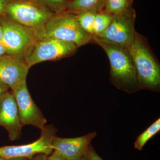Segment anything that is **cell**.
I'll use <instances>...</instances> for the list:
<instances>
[{
	"label": "cell",
	"mask_w": 160,
	"mask_h": 160,
	"mask_svg": "<svg viewBox=\"0 0 160 160\" xmlns=\"http://www.w3.org/2000/svg\"><path fill=\"white\" fill-rule=\"evenodd\" d=\"M97 12L86 11L76 14L77 19L80 26L84 31L92 36L95 19Z\"/></svg>",
	"instance_id": "obj_16"
},
{
	"label": "cell",
	"mask_w": 160,
	"mask_h": 160,
	"mask_svg": "<svg viewBox=\"0 0 160 160\" xmlns=\"http://www.w3.org/2000/svg\"><path fill=\"white\" fill-rule=\"evenodd\" d=\"M96 132L74 138H62L56 136L52 141L53 152L67 160H80L86 155Z\"/></svg>",
	"instance_id": "obj_10"
},
{
	"label": "cell",
	"mask_w": 160,
	"mask_h": 160,
	"mask_svg": "<svg viewBox=\"0 0 160 160\" xmlns=\"http://www.w3.org/2000/svg\"><path fill=\"white\" fill-rule=\"evenodd\" d=\"M133 0H106L102 11L114 15L132 8Z\"/></svg>",
	"instance_id": "obj_15"
},
{
	"label": "cell",
	"mask_w": 160,
	"mask_h": 160,
	"mask_svg": "<svg viewBox=\"0 0 160 160\" xmlns=\"http://www.w3.org/2000/svg\"><path fill=\"white\" fill-rule=\"evenodd\" d=\"M0 126L6 129L10 141L21 138L23 126L20 122L15 99L9 90L0 97Z\"/></svg>",
	"instance_id": "obj_11"
},
{
	"label": "cell",
	"mask_w": 160,
	"mask_h": 160,
	"mask_svg": "<svg viewBox=\"0 0 160 160\" xmlns=\"http://www.w3.org/2000/svg\"><path fill=\"white\" fill-rule=\"evenodd\" d=\"M112 18L113 15L105 12H98L93 25V35H98L105 31L111 23Z\"/></svg>",
	"instance_id": "obj_17"
},
{
	"label": "cell",
	"mask_w": 160,
	"mask_h": 160,
	"mask_svg": "<svg viewBox=\"0 0 160 160\" xmlns=\"http://www.w3.org/2000/svg\"><path fill=\"white\" fill-rule=\"evenodd\" d=\"M80 160H89L88 159V158H87L86 157V156H85L83 157Z\"/></svg>",
	"instance_id": "obj_27"
},
{
	"label": "cell",
	"mask_w": 160,
	"mask_h": 160,
	"mask_svg": "<svg viewBox=\"0 0 160 160\" xmlns=\"http://www.w3.org/2000/svg\"><path fill=\"white\" fill-rule=\"evenodd\" d=\"M9 88L6 84L0 82V97L6 92L9 90Z\"/></svg>",
	"instance_id": "obj_22"
},
{
	"label": "cell",
	"mask_w": 160,
	"mask_h": 160,
	"mask_svg": "<svg viewBox=\"0 0 160 160\" xmlns=\"http://www.w3.org/2000/svg\"><path fill=\"white\" fill-rule=\"evenodd\" d=\"M1 20L3 28L1 43L6 48L7 54L25 61L37 42L43 38L6 16H1Z\"/></svg>",
	"instance_id": "obj_4"
},
{
	"label": "cell",
	"mask_w": 160,
	"mask_h": 160,
	"mask_svg": "<svg viewBox=\"0 0 160 160\" xmlns=\"http://www.w3.org/2000/svg\"><path fill=\"white\" fill-rule=\"evenodd\" d=\"M11 90L16 102L20 122L22 126H34L41 130L44 129L47 120L32 98L26 80L19 83Z\"/></svg>",
	"instance_id": "obj_9"
},
{
	"label": "cell",
	"mask_w": 160,
	"mask_h": 160,
	"mask_svg": "<svg viewBox=\"0 0 160 160\" xmlns=\"http://www.w3.org/2000/svg\"><path fill=\"white\" fill-rule=\"evenodd\" d=\"M48 156L44 153H38L28 160H48Z\"/></svg>",
	"instance_id": "obj_21"
},
{
	"label": "cell",
	"mask_w": 160,
	"mask_h": 160,
	"mask_svg": "<svg viewBox=\"0 0 160 160\" xmlns=\"http://www.w3.org/2000/svg\"><path fill=\"white\" fill-rule=\"evenodd\" d=\"M85 156L89 160H104L98 154L91 144L89 145Z\"/></svg>",
	"instance_id": "obj_19"
},
{
	"label": "cell",
	"mask_w": 160,
	"mask_h": 160,
	"mask_svg": "<svg viewBox=\"0 0 160 160\" xmlns=\"http://www.w3.org/2000/svg\"><path fill=\"white\" fill-rule=\"evenodd\" d=\"M129 50L136 70L140 90L159 92L160 64L147 38L137 32Z\"/></svg>",
	"instance_id": "obj_2"
},
{
	"label": "cell",
	"mask_w": 160,
	"mask_h": 160,
	"mask_svg": "<svg viewBox=\"0 0 160 160\" xmlns=\"http://www.w3.org/2000/svg\"><path fill=\"white\" fill-rule=\"evenodd\" d=\"M54 14L39 0H11L4 15L44 38L45 26Z\"/></svg>",
	"instance_id": "obj_3"
},
{
	"label": "cell",
	"mask_w": 160,
	"mask_h": 160,
	"mask_svg": "<svg viewBox=\"0 0 160 160\" xmlns=\"http://www.w3.org/2000/svg\"><path fill=\"white\" fill-rule=\"evenodd\" d=\"M106 0H69L65 12L77 14L83 12H100L103 10Z\"/></svg>",
	"instance_id": "obj_13"
},
{
	"label": "cell",
	"mask_w": 160,
	"mask_h": 160,
	"mask_svg": "<svg viewBox=\"0 0 160 160\" xmlns=\"http://www.w3.org/2000/svg\"><path fill=\"white\" fill-rule=\"evenodd\" d=\"M0 160H6L5 159L3 158H0Z\"/></svg>",
	"instance_id": "obj_28"
},
{
	"label": "cell",
	"mask_w": 160,
	"mask_h": 160,
	"mask_svg": "<svg viewBox=\"0 0 160 160\" xmlns=\"http://www.w3.org/2000/svg\"><path fill=\"white\" fill-rule=\"evenodd\" d=\"M90 43L102 47L110 65L109 81L117 89L129 93L140 90L137 74L129 48L112 44L92 35Z\"/></svg>",
	"instance_id": "obj_1"
},
{
	"label": "cell",
	"mask_w": 160,
	"mask_h": 160,
	"mask_svg": "<svg viewBox=\"0 0 160 160\" xmlns=\"http://www.w3.org/2000/svg\"><path fill=\"white\" fill-rule=\"evenodd\" d=\"M29 68L24 60L6 54L0 58V82L11 90L26 79Z\"/></svg>",
	"instance_id": "obj_12"
},
{
	"label": "cell",
	"mask_w": 160,
	"mask_h": 160,
	"mask_svg": "<svg viewBox=\"0 0 160 160\" xmlns=\"http://www.w3.org/2000/svg\"><path fill=\"white\" fill-rule=\"evenodd\" d=\"M38 139L33 142L20 146L0 147V158L6 160L15 158L29 159L38 153L49 155L53 152L52 141L58 130L52 125H46L41 130Z\"/></svg>",
	"instance_id": "obj_8"
},
{
	"label": "cell",
	"mask_w": 160,
	"mask_h": 160,
	"mask_svg": "<svg viewBox=\"0 0 160 160\" xmlns=\"http://www.w3.org/2000/svg\"><path fill=\"white\" fill-rule=\"evenodd\" d=\"M78 49L77 46L72 43L45 37L37 42L25 61L30 69L39 63L71 56Z\"/></svg>",
	"instance_id": "obj_7"
},
{
	"label": "cell",
	"mask_w": 160,
	"mask_h": 160,
	"mask_svg": "<svg viewBox=\"0 0 160 160\" xmlns=\"http://www.w3.org/2000/svg\"><path fill=\"white\" fill-rule=\"evenodd\" d=\"M6 54H7V51L6 48L2 43L0 42V58Z\"/></svg>",
	"instance_id": "obj_24"
},
{
	"label": "cell",
	"mask_w": 160,
	"mask_h": 160,
	"mask_svg": "<svg viewBox=\"0 0 160 160\" xmlns=\"http://www.w3.org/2000/svg\"><path fill=\"white\" fill-rule=\"evenodd\" d=\"M54 14L66 12L69 0H39Z\"/></svg>",
	"instance_id": "obj_18"
},
{
	"label": "cell",
	"mask_w": 160,
	"mask_h": 160,
	"mask_svg": "<svg viewBox=\"0 0 160 160\" xmlns=\"http://www.w3.org/2000/svg\"><path fill=\"white\" fill-rule=\"evenodd\" d=\"M45 37L74 44L79 48L90 43L92 36L84 31L75 14L67 12L55 14L46 23Z\"/></svg>",
	"instance_id": "obj_5"
},
{
	"label": "cell",
	"mask_w": 160,
	"mask_h": 160,
	"mask_svg": "<svg viewBox=\"0 0 160 160\" xmlns=\"http://www.w3.org/2000/svg\"><path fill=\"white\" fill-rule=\"evenodd\" d=\"M136 18V12L133 7L115 14L108 28L97 36L109 42L129 48L137 32L134 28Z\"/></svg>",
	"instance_id": "obj_6"
},
{
	"label": "cell",
	"mask_w": 160,
	"mask_h": 160,
	"mask_svg": "<svg viewBox=\"0 0 160 160\" xmlns=\"http://www.w3.org/2000/svg\"><path fill=\"white\" fill-rule=\"evenodd\" d=\"M160 130V118H158L138 137L134 143V148L138 150H142L146 143L152 137L159 132Z\"/></svg>",
	"instance_id": "obj_14"
},
{
	"label": "cell",
	"mask_w": 160,
	"mask_h": 160,
	"mask_svg": "<svg viewBox=\"0 0 160 160\" xmlns=\"http://www.w3.org/2000/svg\"><path fill=\"white\" fill-rule=\"evenodd\" d=\"M48 160H67L61 157L58 155L52 152L51 154L48 156Z\"/></svg>",
	"instance_id": "obj_23"
},
{
	"label": "cell",
	"mask_w": 160,
	"mask_h": 160,
	"mask_svg": "<svg viewBox=\"0 0 160 160\" xmlns=\"http://www.w3.org/2000/svg\"><path fill=\"white\" fill-rule=\"evenodd\" d=\"M11 0H0V16L4 15L6 6Z\"/></svg>",
	"instance_id": "obj_20"
},
{
	"label": "cell",
	"mask_w": 160,
	"mask_h": 160,
	"mask_svg": "<svg viewBox=\"0 0 160 160\" xmlns=\"http://www.w3.org/2000/svg\"><path fill=\"white\" fill-rule=\"evenodd\" d=\"M9 160H28V159L24 158H15Z\"/></svg>",
	"instance_id": "obj_26"
},
{
	"label": "cell",
	"mask_w": 160,
	"mask_h": 160,
	"mask_svg": "<svg viewBox=\"0 0 160 160\" xmlns=\"http://www.w3.org/2000/svg\"><path fill=\"white\" fill-rule=\"evenodd\" d=\"M2 20H1V16H0V42H2Z\"/></svg>",
	"instance_id": "obj_25"
}]
</instances>
